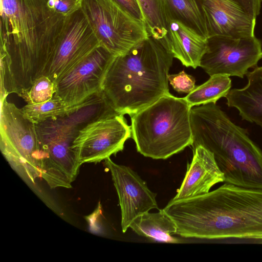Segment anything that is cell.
<instances>
[{
    "mask_svg": "<svg viewBox=\"0 0 262 262\" xmlns=\"http://www.w3.org/2000/svg\"><path fill=\"white\" fill-rule=\"evenodd\" d=\"M262 59V43L255 35L234 37L215 35L207 39L200 67L210 76L226 75L243 78Z\"/></svg>",
    "mask_w": 262,
    "mask_h": 262,
    "instance_id": "ba28073f",
    "label": "cell"
},
{
    "mask_svg": "<svg viewBox=\"0 0 262 262\" xmlns=\"http://www.w3.org/2000/svg\"><path fill=\"white\" fill-rule=\"evenodd\" d=\"M101 46L81 8L69 18L55 53L43 76L55 84Z\"/></svg>",
    "mask_w": 262,
    "mask_h": 262,
    "instance_id": "30bf717a",
    "label": "cell"
},
{
    "mask_svg": "<svg viewBox=\"0 0 262 262\" xmlns=\"http://www.w3.org/2000/svg\"><path fill=\"white\" fill-rule=\"evenodd\" d=\"M110 171L119 198L121 208V225L125 232L137 216L152 209H159L156 193L152 192L146 183L130 167L119 165L110 158L104 160Z\"/></svg>",
    "mask_w": 262,
    "mask_h": 262,
    "instance_id": "7c38bea8",
    "label": "cell"
},
{
    "mask_svg": "<svg viewBox=\"0 0 262 262\" xmlns=\"http://www.w3.org/2000/svg\"><path fill=\"white\" fill-rule=\"evenodd\" d=\"M191 108L184 97L169 93L131 116L132 137L138 152L166 159L191 145Z\"/></svg>",
    "mask_w": 262,
    "mask_h": 262,
    "instance_id": "5b68a950",
    "label": "cell"
},
{
    "mask_svg": "<svg viewBox=\"0 0 262 262\" xmlns=\"http://www.w3.org/2000/svg\"><path fill=\"white\" fill-rule=\"evenodd\" d=\"M246 76L247 85L231 89L225 97L226 103L237 109L243 120L262 128V66L256 67Z\"/></svg>",
    "mask_w": 262,
    "mask_h": 262,
    "instance_id": "2e32d148",
    "label": "cell"
},
{
    "mask_svg": "<svg viewBox=\"0 0 262 262\" xmlns=\"http://www.w3.org/2000/svg\"><path fill=\"white\" fill-rule=\"evenodd\" d=\"M115 1L134 16L144 21V15L138 0Z\"/></svg>",
    "mask_w": 262,
    "mask_h": 262,
    "instance_id": "d4e9b609",
    "label": "cell"
},
{
    "mask_svg": "<svg viewBox=\"0 0 262 262\" xmlns=\"http://www.w3.org/2000/svg\"><path fill=\"white\" fill-rule=\"evenodd\" d=\"M191 162L177 194L172 200H179L202 195L209 192L215 184L224 182L223 173L212 152L199 145L193 149Z\"/></svg>",
    "mask_w": 262,
    "mask_h": 262,
    "instance_id": "5bb4252c",
    "label": "cell"
},
{
    "mask_svg": "<svg viewBox=\"0 0 262 262\" xmlns=\"http://www.w3.org/2000/svg\"><path fill=\"white\" fill-rule=\"evenodd\" d=\"M245 12L255 18L260 12L262 0H231Z\"/></svg>",
    "mask_w": 262,
    "mask_h": 262,
    "instance_id": "cb8c5ba5",
    "label": "cell"
},
{
    "mask_svg": "<svg viewBox=\"0 0 262 262\" xmlns=\"http://www.w3.org/2000/svg\"><path fill=\"white\" fill-rule=\"evenodd\" d=\"M116 57L103 46H99L58 81L54 95L70 107L81 103L101 90Z\"/></svg>",
    "mask_w": 262,
    "mask_h": 262,
    "instance_id": "8fae6325",
    "label": "cell"
},
{
    "mask_svg": "<svg viewBox=\"0 0 262 262\" xmlns=\"http://www.w3.org/2000/svg\"><path fill=\"white\" fill-rule=\"evenodd\" d=\"M168 49L173 58L187 67H200L207 48V38L178 20H170L167 25Z\"/></svg>",
    "mask_w": 262,
    "mask_h": 262,
    "instance_id": "9a60e30c",
    "label": "cell"
},
{
    "mask_svg": "<svg viewBox=\"0 0 262 262\" xmlns=\"http://www.w3.org/2000/svg\"><path fill=\"white\" fill-rule=\"evenodd\" d=\"M55 92V84L47 76H42L33 83L23 99L27 104L41 103L52 98Z\"/></svg>",
    "mask_w": 262,
    "mask_h": 262,
    "instance_id": "7402d4cb",
    "label": "cell"
},
{
    "mask_svg": "<svg viewBox=\"0 0 262 262\" xmlns=\"http://www.w3.org/2000/svg\"><path fill=\"white\" fill-rule=\"evenodd\" d=\"M231 85L229 76L213 75L202 84L196 86L184 98L191 107L211 103L216 104L220 98L226 97Z\"/></svg>",
    "mask_w": 262,
    "mask_h": 262,
    "instance_id": "d6986e66",
    "label": "cell"
},
{
    "mask_svg": "<svg viewBox=\"0 0 262 262\" xmlns=\"http://www.w3.org/2000/svg\"><path fill=\"white\" fill-rule=\"evenodd\" d=\"M167 25L170 20H178L198 34L208 37L206 23L198 0H158Z\"/></svg>",
    "mask_w": 262,
    "mask_h": 262,
    "instance_id": "ac0fdd59",
    "label": "cell"
},
{
    "mask_svg": "<svg viewBox=\"0 0 262 262\" xmlns=\"http://www.w3.org/2000/svg\"><path fill=\"white\" fill-rule=\"evenodd\" d=\"M173 57L151 36L116 56L101 90L118 113L130 116L170 93L168 76Z\"/></svg>",
    "mask_w": 262,
    "mask_h": 262,
    "instance_id": "3957f363",
    "label": "cell"
},
{
    "mask_svg": "<svg viewBox=\"0 0 262 262\" xmlns=\"http://www.w3.org/2000/svg\"><path fill=\"white\" fill-rule=\"evenodd\" d=\"M163 209L184 237L262 241V189L225 183L202 195L171 200Z\"/></svg>",
    "mask_w": 262,
    "mask_h": 262,
    "instance_id": "7a4b0ae2",
    "label": "cell"
},
{
    "mask_svg": "<svg viewBox=\"0 0 262 262\" xmlns=\"http://www.w3.org/2000/svg\"><path fill=\"white\" fill-rule=\"evenodd\" d=\"M168 80L173 89L180 93L189 94L196 87L194 78L184 71L168 75Z\"/></svg>",
    "mask_w": 262,
    "mask_h": 262,
    "instance_id": "603a6c76",
    "label": "cell"
},
{
    "mask_svg": "<svg viewBox=\"0 0 262 262\" xmlns=\"http://www.w3.org/2000/svg\"><path fill=\"white\" fill-rule=\"evenodd\" d=\"M129 228L138 235L155 241L166 243H179L172 235L177 234V227L174 222L164 212L144 213L135 219Z\"/></svg>",
    "mask_w": 262,
    "mask_h": 262,
    "instance_id": "e0dca14e",
    "label": "cell"
},
{
    "mask_svg": "<svg viewBox=\"0 0 262 262\" xmlns=\"http://www.w3.org/2000/svg\"><path fill=\"white\" fill-rule=\"evenodd\" d=\"M132 136L131 127L119 114L90 122L80 130L72 148L78 162L98 163L124 148Z\"/></svg>",
    "mask_w": 262,
    "mask_h": 262,
    "instance_id": "9c48e42d",
    "label": "cell"
},
{
    "mask_svg": "<svg viewBox=\"0 0 262 262\" xmlns=\"http://www.w3.org/2000/svg\"><path fill=\"white\" fill-rule=\"evenodd\" d=\"M58 96L38 104H27L21 110L25 116L35 124L67 114L71 109Z\"/></svg>",
    "mask_w": 262,
    "mask_h": 262,
    "instance_id": "44dd1931",
    "label": "cell"
},
{
    "mask_svg": "<svg viewBox=\"0 0 262 262\" xmlns=\"http://www.w3.org/2000/svg\"><path fill=\"white\" fill-rule=\"evenodd\" d=\"M81 10L101 45L115 56L148 38L146 24L115 0H81Z\"/></svg>",
    "mask_w": 262,
    "mask_h": 262,
    "instance_id": "52a82bcc",
    "label": "cell"
},
{
    "mask_svg": "<svg viewBox=\"0 0 262 262\" xmlns=\"http://www.w3.org/2000/svg\"><path fill=\"white\" fill-rule=\"evenodd\" d=\"M208 37L254 36L256 19L231 0H198Z\"/></svg>",
    "mask_w": 262,
    "mask_h": 262,
    "instance_id": "4fadbf2b",
    "label": "cell"
},
{
    "mask_svg": "<svg viewBox=\"0 0 262 262\" xmlns=\"http://www.w3.org/2000/svg\"><path fill=\"white\" fill-rule=\"evenodd\" d=\"M70 17L47 0H1V97H22L44 75Z\"/></svg>",
    "mask_w": 262,
    "mask_h": 262,
    "instance_id": "6da1fadb",
    "label": "cell"
},
{
    "mask_svg": "<svg viewBox=\"0 0 262 262\" xmlns=\"http://www.w3.org/2000/svg\"><path fill=\"white\" fill-rule=\"evenodd\" d=\"M0 148L11 168L25 182L34 184L41 178L35 124L7 98L1 100Z\"/></svg>",
    "mask_w": 262,
    "mask_h": 262,
    "instance_id": "8992f818",
    "label": "cell"
},
{
    "mask_svg": "<svg viewBox=\"0 0 262 262\" xmlns=\"http://www.w3.org/2000/svg\"><path fill=\"white\" fill-rule=\"evenodd\" d=\"M149 36L159 40L168 39L167 23L158 0H138Z\"/></svg>",
    "mask_w": 262,
    "mask_h": 262,
    "instance_id": "ffe728a7",
    "label": "cell"
},
{
    "mask_svg": "<svg viewBox=\"0 0 262 262\" xmlns=\"http://www.w3.org/2000/svg\"><path fill=\"white\" fill-rule=\"evenodd\" d=\"M191 146L212 152L226 183L262 189V151L216 104L192 107Z\"/></svg>",
    "mask_w": 262,
    "mask_h": 262,
    "instance_id": "277c9868",
    "label": "cell"
}]
</instances>
